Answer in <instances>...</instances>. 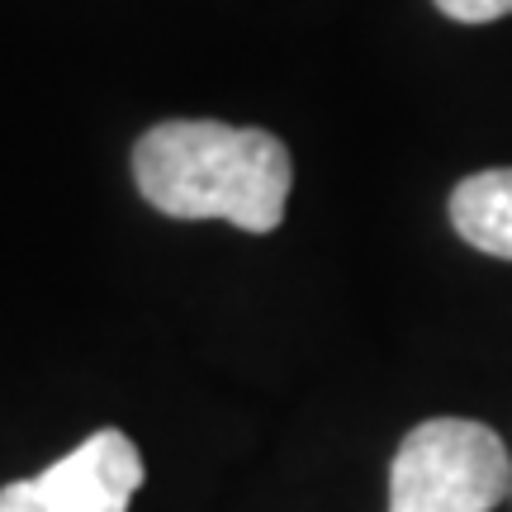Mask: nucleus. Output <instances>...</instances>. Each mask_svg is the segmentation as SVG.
<instances>
[{
    "label": "nucleus",
    "mask_w": 512,
    "mask_h": 512,
    "mask_svg": "<svg viewBox=\"0 0 512 512\" xmlns=\"http://www.w3.org/2000/svg\"><path fill=\"white\" fill-rule=\"evenodd\" d=\"M133 181L166 219H223L242 233H275L294 166L266 128L166 119L133 147Z\"/></svg>",
    "instance_id": "f257e3e1"
},
{
    "label": "nucleus",
    "mask_w": 512,
    "mask_h": 512,
    "mask_svg": "<svg viewBox=\"0 0 512 512\" xmlns=\"http://www.w3.org/2000/svg\"><path fill=\"white\" fill-rule=\"evenodd\" d=\"M508 494V446L470 418L418 422L389 465V512H489Z\"/></svg>",
    "instance_id": "f03ea898"
},
{
    "label": "nucleus",
    "mask_w": 512,
    "mask_h": 512,
    "mask_svg": "<svg viewBox=\"0 0 512 512\" xmlns=\"http://www.w3.org/2000/svg\"><path fill=\"white\" fill-rule=\"evenodd\" d=\"M143 489L138 446L105 427L34 479H15L0 489V512H128Z\"/></svg>",
    "instance_id": "7ed1b4c3"
},
{
    "label": "nucleus",
    "mask_w": 512,
    "mask_h": 512,
    "mask_svg": "<svg viewBox=\"0 0 512 512\" xmlns=\"http://www.w3.org/2000/svg\"><path fill=\"white\" fill-rule=\"evenodd\" d=\"M451 223L470 247L512 261V166L465 176L451 190Z\"/></svg>",
    "instance_id": "20e7f679"
},
{
    "label": "nucleus",
    "mask_w": 512,
    "mask_h": 512,
    "mask_svg": "<svg viewBox=\"0 0 512 512\" xmlns=\"http://www.w3.org/2000/svg\"><path fill=\"white\" fill-rule=\"evenodd\" d=\"M437 10L456 24H494L512 15V0H437Z\"/></svg>",
    "instance_id": "39448f33"
}]
</instances>
